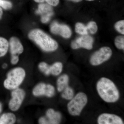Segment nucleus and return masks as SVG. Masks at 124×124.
Here are the masks:
<instances>
[{
	"instance_id": "f257e3e1",
	"label": "nucleus",
	"mask_w": 124,
	"mask_h": 124,
	"mask_svg": "<svg viewBox=\"0 0 124 124\" xmlns=\"http://www.w3.org/2000/svg\"><path fill=\"white\" fill-rule=\"evenodd\" d=\"M97 89L100 97L107 102H115L119 98V93L116 86L108 78H101L97 83Z\"/></svg>"
},
{
	"instance_id": "f03ea898",
	"label": "nucleus",
	"mask_w": 124,
	"mask_h": 124,
	"mask_svg": "<svg viewBox=\"0 0 124 124\" xmlns=\"http://www.w3.org/2000/svg\"><path fill=\"white\" fill-rule=\"evenodd\" d=\"M28 37L45 52L55 51L58 47L57 42L55 40L40 29L31 30L28 33Z\"/></svg>"
},
{
	"instance_id": "7ed1b4c3",
	"label": "nucleus",
	"mask_w": 124,
	"mask_h": 124,
	"mask_svg": "<svg viewBox=\"0 0 124 124\" xmlns=\"http://www.w3.org/2000/svg\"><path fill=\"white\" fill-rule=\"evenodd\" d=\"M26 75L25 70L22 68H14L7 74V78L4 81V86L10 90L17 88L23 81Z\"/></svg>"
},
{
	"instance_id": "20e7f679",
	"label": "nucleus",
	"mask_w": 124,
	"mask_h": 124,
	"mask_svg": "<svg viewBox=\"0 0 124 124\" xmlns=\"http://www.w3.org/2000/svg\"><path fill=\"white\" fill-rule=\"evenodd\" d=\"M70 100L67 105L68 110L69 113L73 116L80 115L88 101L86 94L80 92L78 93Z\"/></svg>"
},
{
	"instance_id": "39448f33",
	"label": "nucleus",
	"mask_w": 124,
	"mask_h": 124,
	"mask_svg": "<svg viewBox=\"0 0 124 124\" xmlns=\"http://www.w3.org/2000/svg\"><path fill=\"white\" fill-rule=\"evenodd\" d=\"M112 55L110 48L104 46L94 52L90 58V63L93 66H98L108 60Z\"/></svg>"
},
{
	"instance_id": "423d86ee",
	"label": "nucleus",
	"mask_w": 124,
	"mask_h": 124,
	"mask_svg": "<svg viewBox=\"0 0 124 124\" xmlns=\"http://www.w3.org/2000/svg\"><path fill=\"white\" fill-rule=\"evenodd\" d=\"M11 95L12 98L9 103V108L12 111L18 110L25 98V91L23 89L18 88L13 90Z\"/></svg>"
},
{
	"instance_id": "0eeeda50",
	"label": "nucleus",
	"mask_w": 124,
	"mask_h": 124,
	"mask_svg": "<svg viewBox=\"0 0 124 124\" xmlns=\"http://www.w3.org/2000/svg\"><path fill=\"white\" fill-rule=\"evenodd\" d=\"M38 68L40 71L46 75L48 76L51 74L57 76L62 72L63 65L62 63L59 62H56L51 66L45 62H42L39 64Z\"/></svg>"
},
{
	"instance_id": "6e6552de",
	"label": "nucleus",
	"mask_w": 124,
	"mask_h": 124,
	"mask_svg": "<svg viewBox=\"0 0 124 124\" xmlns=\"http://www.w3.org/2000/svg\"><path fill=\"white\" fill-rule=\"evenodd\" d=\"M55 92V88L52 85L40 83L34 87L32 93L36 97L44 95L51 98L54 95Z\"/></svg>"
},
{
	"instance_id": "1a4fd4ad",
	"label": "nucleus",
	"mask_w": 124,
	"mask_h": 124,
	"mask_svg": "<svg viewBox=\"0 0 124 124\" xmlns=\"http://www.w3.org/2000/svg\"><path fill=\"white\" fill-rule=\"evenodd\" d=\"M93 38L87 35H82L74 40L71 43V48L74 49L83 48L88 50L93 48Z\"/></svg>"
},
{
	"instance_id": "9d476101",
	"label": "nucleus",
	"mask_w": 124,
	"mask_h": 124,
	"mask_svg": "<svg viewBox=\"0 0 124 124\" xmlns=\"http://www.w3.org/2000/svg\"><path fill=\"white\" fill-rule=\"evenodd\" d=\"M50 31L51 33L60 35L65 38H70L72 35L71 31L68 26L60 24L56 22H54L51 23L50 26Z\"/></svg>"
},
{
	"instance_id": "9b49d317",
	"label": "nucleus",
	"mask_w": 124,
	"mask_h": 124,
	"mask_svg": "<svg viewBox=\"0 0 124 124\" xmlns=\"http://www.w3.org/2000/svg\"><path fill=\"white\" fill-rule=\"evenodd\" d=\"M62 119V115L59 112L55 111L52 108L48 109L46 112V116L42 117L39 120L40 124H57Z\"/></svg>"
},
{
	"instance_id": "f8f14e48",
	"label": "nucleus",
	"mask_w": 124,
	"mask_h": 124,
	"mask_svg": "<svg viewBox=\"0 0 124 124\" xmlns=\"http://www.w3.org/2000/svg\"><path fill=\"white\" fill-rule=\"evenodd\" d=\"M51 6L48 4L42 3L38 5L36 13L41 16V21L43 23L48 22L53 15L54 11Z\"/></svg>"
},
{
	"instance_id": "ddd939ff",
	"label": "nucleus",
	"mask_w": 124,
	"mask_h": 124,
	"mask_svg": "<svg viewBox=\"0 0 124 124\" xmlns=\"http://www.w3.org/2000/svg\"><path fill=\"white\" fill-rule=\"evenodd\" d=\"M99 124H123L124 122L119 116L114 114L103 113L98 119Z\"/></svg>"
},
{
	"instance_id": "4468645a",
	"label": "nucleus",
	"mask_w": 124,
	"mask_h": 124,
	"mask_svg": "<svg viewBox=\"0 0 124 124\" xmlns=\"http://www.w3.org/2000/svg\"><path fill=\"white\" fill-rule=\"evenodd\" d=\"M10 51L11 56H18L23 51V47L19 40L15 37H12L9 41Z\"/></svg>"
},
{
	"instance_id": "2eb2a0df",
	"label": "nucleus",
	"mask_w": 124,
	"mask_h": 124,
	"mask_svg": "<svg viewBox=\"0 0 124 124\" xmlns=\"http://www.w3.org/2000/svg\"><path fill=\"white\" fill-rule=\"evenodd\" d=\"M69 81V77L66 74L60 76L57 80V89L58 91L62 92L68 85Z\"/></svg>"
},
{
	"instance_id": "dca6fc26",
	"label": "nucleus",
	"mask_w": 124,
	"mask_h": 124,
	"mask_svg": "<svg viewBox=\"0 0 124 124\" xmlns=\"http://www.w3.org/2000/svg\"><path fill=\"white\" fill-rule=\"evenodd\" d=\"M16 119V116L13 113H4L0 118V124H14L15 123Z\"/></svg>"
},
{
	"instance_id": "f3484780",
	"label": "nucleus",
	"mask_w": 124,
	"mask_h": 124,
	"mask_svg": "<svg viewBox=\"0 0 124 124\" xmlns=\"http://www.w3.org/2000/svg\"><path fill=\"white\" fill-rule=\"evenodd\" d=\"M9 46L8 40L4 38L0 37V57L6 54L8 50Z\"/></svg>"
},
{
	"instance_id": "a211bd4d",
	"label": "nucleus",
	"mask_w": 124,
	"mask_h": 124,
	"mask_svg": "<svg viewBox=\"0 0 124 124\" xmlns=\"http://www.w3.org/2000/svg\"><path fill=\"white\" fill-rule=\"evenodd\" d=\"M62 94V97L64 99L70 100L73 97L74 91L71 87L68 85L64 89Z\"/></svg>"
},
{
	"instance_id": "6ab92c4d",
	"label": "nucleus",
	"mask_w": 124,
	"mask_h": 124,
	"mask_svg": "<svg viewBox=\"0 0 124 124\" xmlns=\"http://www.w3.org/2000/svg\"><path fill=\"white\" fill-rule=\"evenodd\" d=\"M75 31L76 32L81 35H87L88 33L86 26L82 23H76Z\"/></svg>"
},
{
	"instance_id": "aec40b11",
	"label": "nucleus",
	"mask_w": 124,
	"mask_h": 124,
	"mask_svg": "<svg viewBox=\"0 0 124 124\" xmlns=\"http://www.w3.org/2000/svg\"><path fill=\"white\" fill-rule=\"evenodd\" d=\"M88 32L91 34H95L98 31V26L96 23L93 21H91L86 26Z\"/></svg>"
},
{
	"instance_id": "412c9836",
	"label": "nucleus",
	"mask_w": 124,
	"mask_h": 124,
	"mask_svg": "<svg viewBox=\"0 0 124 124\" xmlns=\"http://www.w3.org/2000/svg\"><path fill=\"white\" fill-rule=\"evenodd\" d=\"M115 44L117 48L120 49H124V36H119L116 37Z\"/></svg>"
},
{
	"instance_id": "4be33fe9",
	"label": "nucleus",
	"mask_w": 124,
	"mask_h": 124,
	"mask_svg": "<svg viewBox=\"0 0 124 124\" xmlns=\"http://www.w3.org/2000/svg\"><path fill=\"white\" fill-rule=\"evenodd\" d=\"M115 28L118 32L123 35L124 34V20H120L115 25Z\"/></svg>"
},
{
	"instance_id": "5701e85b",
	"label": "nucleus",
	"mask_w": 124,
	"mask_h": 124,
	"mask_svg": "<svg viewBox=\"0 0 124 124\" xmlns=\"http://www.w3.org/2000/svg\"><path fill=\"white\" fill-rule=\"evenodd\" d=\"M0 7L7 10L11 9L13 5L11 2L6 0H0Z\"/></svg>"
},
{
	"instance_id": "b1692460",
	"label": "nucleus",
	"mask_w": 124,
	"mask_h": 124,
	"mask_svg": "<svg viewBox=\"0 0 124 124\" xmlns=\"http://www.w3.org/2000/svg\"><path fill=\"white\" fill-rule=\"evenodd\" d=\"M37 3H42L46 2L47 4L51 6H57L59 2V0H33Z\"/></svg>"
},
{
	"instance_id": "393cba45",
	"label": "nucleus",
	"mask_w": 124,
	"mask_h": 124,
	"mask_svg": "<svg viewBox=\"0 0 124 124\" xmlns=\"http://www.w3.org/2000/svg\"><path fill=\"white\" fill-rule=\"evenodd\" d=\"M19 61V58L18 56H11V62L12 64H16L18 63Z\"/></svg>"
},
{
	"instance_id": "a878e982",
	"label": "nucleus",
	"mask_w": 124,
	"mask_h": 124,
	"mask_svg": "<svg viewBox=\"0 0 124 124\" xmlns=\"http://www.w3.org/2000/svg\"><path fill=\"white\" fill-rule=\"evenodd\" d=\"M3 11L2 8L0 7V20L2 18V15H3Z\"/></svg>"
},
{
	"instance_id": "bb28decb",
	"label": "nucleus",
	"mask_w": 124,
	"mask_h": 124,
	"mask_svg": "<svg viewBox=\"0 0 124 124\" xmlns=\"http://www.w3.org/2000/svg\"><path fill=\"white\" fill-rule=\"evenodd\" d=\"M68 0L70 1H73V2H78L82 1V0Z\"/></svg>"
},
{
	"instance_id": "cd10ccee",
	"label": "nucleus",
	"mask_w": 124,
	"mask_h": 124,
	"mask_svg": "<svg viewBox=\"0 0 124 124\" xmlns=\"http://www.w3.org/2000/svg\"><path fill=\"white\" fill-rule=\"evenodd\" d=\"M2 105L0 103V113L1 112V111H2Z\"/></svg>"
},
{
	"instance_id": "c85d7f7f",
	"label": "nucleus",
	"mask_w": 124,
	"mask_h": 124,
	"mask_svg": "<svg viewBox=\"0 0 124 124\" xmlns=\"http://www.w3.org/2000/svg\"><path fill=\"white\" fill-rule=\"evenodd\" d=\"M6 67H7V64H5L3 65V68H5Z\"/></svg>"
},
{
	"instance_id": "c756f323",
	"label": "nucleus",
	"mask_w": 124,
	"mask_h": 124,
	"mask_svg": "<svg viewBox=\"0 0 124 124\" xmlns=\"http://www.w3.org/2000/svg\"><path fill=\"white\" fill-rule=\"evenodd\" d=\"M86 1H92L94 0H86Z\"/></svg>"
}]
</instances>
